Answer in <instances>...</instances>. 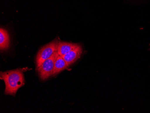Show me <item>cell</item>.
<instances>
[{"label": "cell", "instance_id": "1", "mask_svg": "<svg viewBox=\"0 0 150 113\" xmlns=\"http://www.w3.org/2000/svg\"><path fill=\"white\" fill-rule=\"evenodd\" d=\"M26 70L27 69L23 68L1 72V79L6 85V95L16 96L18 89L25 84L23 72Z\"/></svg>", "mask_w": 150, "mask_h": 113}, {"label": "cell", "instance_id": "2", "mask_svg": "<svg viewBox=\"0 0 150 113\" xmlns=\"http://www.w3.org/2000/svg\"><path fill=\"white\" fill-rule=\"evenodd\" d=\"M59 43V40L56 38L40 49L36 56L37 69L42 65L45 60L50 58L55 51H57Z\"/></svg>", "mask_w": 150, "mask_h": 113}, {"label": "cell", "instance_id": "3", "mask_svg": "<svg viewBox=\"0 0 150 113\" xmlns=\"http://www.w3.org/2000/svg\"><path fill=\"white\" fill-rule=\"evenodd\" d=\"M58 55L57 51H55L50 58L45 60L42 65L37 68V70L40 77L42 80H45L53 76L54 63Z\"/></svg>", "mask_w": 150, "mask_h": 113}, {"label": "cell", "instance_id": "4", "mask_svg": "<svg viewBox=\"0 0 150 113\" xmlns=\"http://www.w3.org/2000/svg\"><path fill=\"white\" fill-rule=\"evenodd\" d=\"M82 53V48L80 45L71 50L69 53L63 56L67 65L69 66L75 63L80 58Z\"/></svg>", "mask_w": 150, "mask_h": 113}, {"label": "cell", "instance_id": "5", "mask_svg": "<svg viewBox=\"0 0 150 113\" xmlns=\"http://www.w3.org/2000/svg\"><path fill=\"white\" fill-rule=\"evenodd\" d=\"M78 45L79 44L77 43L59 41L57 48V52L59 55L63 57L71 50L76 48Z\"/></svg>", "mask_w": 150, "mask_h": 113}, {"label": "cell", "instance_id": "6", "mask_svg": "<svg viewBox=\"0 0 150 113\" xmlns=\"http://www.w3.org/2000/svg\"><path fill=\"white\" fill-rule=\"evenodd\" d=\"M10 38L9 33L5 28L0 29V49L7 50L10 48Z\"/></svg>", "mask_w": 150, "mask_h": 113}, {"label": "cell", "instance_id": "7", "mask_svg": "<svg viewBox=\"0 0 150 113\" xmlns=\"http://www.w3.org/2000/svg\"><path fill=\"white\" fill-rule=\"evenodd\" d=\"M68 67L69 66L67 65L63 57L60 55H58L54 63L53 76H55L61 72L66 70Z\"/></svg>", "mask_w": 150, "mask_h": 113}, {"label": "cell", "instance_id": "8", "mask_svg": "<svg viewBox=\"0 0 150 113\" xmlns=\"http://www.w3.org/2000/svg\"></svg>", "mask_w": 150, "mask_h": 113}]
</instances>
